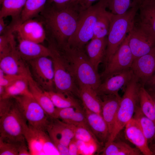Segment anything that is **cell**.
Returning a JSON list of instances; mask_svg holds the SVG:
<instances>
[{
  "mask_svg": "<svg viewBox=\"0 0 155 155\" xmlns=\"http://www.w3.org/2000/svg\"><path fill=\"white\" fill-rule=\"evenodd\" d=\"M81 11L71 8H60L46 3L39 14L48 42L58 47L67 44L75 32Z\"/></svg>",
  "mask_w": 155,
  "mask_h": 155,
  "instance_id": "1",
  "label": "cell"
},
{
  "mask_svg": "<svg viewBox=\"0 0 155 155\" xmlns=\"http://www.w3.org/2000/svg\"><path fill=\"white\" fill-rule=\"evenodd\" d=\"M57 48L67 61L78 86H88L96 91L102 83L100 76L84 48L72 46L68 43Z\"/></svg>",
  "mask_w": 155,
  "mask_h": 155,
  "instance_id": "2",
  "label": "cell"
},
{
  "mask_svg": "<svg viewBox=\"0 0 155 155\" xmlns=\"http://www.w3.org/2000/svg\"><path fill=\"white\" fill-rule=\"evenodd\" d=\"M142 85L135 75L126 86L109 139L105 145L114 140L127 123L133 117L140 106V92Z\"/></svg>",
  "mask_w": 155,
  "mask_h": 155,
  "instance_id": "3",
  "label": "cell"
},
{
  "mask_svg": "<svg viewBox=\"0 0 155 155\" xmlns=\"http://www.w3.org/2000/svg\"><path fill=\"white\" fill-rule=\"evenodd\" d=\"M139 6L131 7L122 14L112 13L107 37V46L104 58L105 64L122 43L127 34L132 30Z\"/></svg>",
  "mask_w": 155,
  "mask_h": 155,
  "instance_id": "4",
  "label": "cell"
},
{
  "mask_svg": "<svg viewBox=\"0 0 155 155\" xmlns=\"http://www.w3.org/2000/svg\"><path fill=\"white\" fill-rule=\"evenodd\" d=\"M54 71L55 91L78 97L79 86L67 62L60 51L48 43Z\"/></svg>",
  "mask_w": 155,
  "mask_h": 155,
  "instance_id": "5",
  "label": "cell"
},
{
  "mask_svg": "<svg viewBox=\"0 0 155 155\" xmlns=\"http://www.w3.org/2000/svg\"><path fill=\"white\" fill-rule=\"evenodd\" d=\"M107 7V0H100L82 11L76 30L69 38L68 44L74 47L84 48L93 38L94 26L99 14Z\"/></svg>",
  "mask_w": 155,
  "mask_h": 155,
  "instance_id": "6",
  "label": "cell"
},
{
  "mask_svg": "<svg viewBox=\"0 0 155 155\" xmlns=\"http://www.w3.org/2000/svg\"><path fill=\"white\" fill-rule=\"evenodd\" d=\"M0 117V140L14 143L26 141L24 135V127L27 122L15 101L9 111Z\"/></svg>",
  "mask_w": 155,
  "mask_h": 155,
  "instance_id": "7",
  "label": "cell"
},
{
  "mask_svg": "<svg viewBox=\"0 0 155 155\" xmlns=\"http://www.w3.org/2000/svg\"><path fill=\"white\" fill-rule=\"evenodd\" d=\"M13 98L28 124L36 129L46 132L51 117L34 98L21 96Z\"/></svg>",
  "mask_w": 155,
  "mask_h": 155,
  "instance_id": "8",
  "label": "cell"
},
{
  "mask_svg": "<svg viewBox=\"0 0 155 155\" xmlns=\"http://www.w3.org/2000/svg\"><path fill=\"white\" fill-rule=\"evenodd\" d=\"M129 34V45L134 60L148 53L155 46V34L135 20Z\"/></svg>",
  "mask_w": 155,
  "mask_h": 155,
  "instance_id": "9",
  "label": "cell"
},
{
  "mask_svg": "<svg viewBox=\"0 0 155 155\" xmlns=\"http://www.w3.org/2000/svg\"><path fill=\"white\" fill-rule=\"evenodd\" d=\"M24 135L30 155H59L46 132L31 127L26 123Z\"/></svg>",
  "mask_w": 155,
  "mask_h": 155,
  "instance_id": "10",
  "label": "cell"
},
{
  "mask_svg": "<svg viewBox=\"0 0 155 155\" xmlns=\"http://www.w3.org/2000/svg\"><path fill=\"white\" fill-rule=\"evenodd\" d=\"M32 76L44 90L55 91L54 71L52 60L48 56H43L28 61Z\"/></svg>",
  "mask_w": 155,
  "mask_h": 155,
  "instance_id": "11",
  "label": "cell"
},
{
  "mask_svg": "<svg viewBox=\"0 0 155 155\" xmlns=\"http://www.w3.org/2000/svg\"><path fill=\"white\" fill-rule=\"evenodd\" d=\"M76 126L51 118L46 132L59 153L63 154L75 137Z\"/></svg>",
  "mask_w": 155,
  "mask_h": 155,
  "instance_id": "12",
  "label": "cell"
},
{
  "mask_svg": "<svg viewBox=\"0 0 155 155\" xmlns=\"http://www.w3.org/2000/svg\"><path fill=\"white\" fill-rule=\"evenodd\" d=\"M129 33L119 47L106 64L101 76L106 79L124 70L131 68L134 60L130 48Z\"/></svg>",
  "mask_w": 155,
  "mask_h": 155,
  "instance_id": "13",
  "label": "cell"
},
{
  "mask_svg": "<svg viewBox=\"0 0 155 155\" xmlns=\"http://www.w3.org/2000/svg\"><path fill=\"white\" fill-rule=\"evenodd\" d=\"M18 38L38 43L46 40V35L43 24L39 20L32 19L16 25L15 32Z\"/></svg>",
  "mask_w": 155,
  "mask_h": 155,
  "instance_id": "14",
  "label": "cell"
},
{
  "mask_svg": "<svg viewBox=\"0 0 155 155\" xmlns=\"http://www.w3.org/2000/svg\"><path fill=\"white\" fill-rule=\"evenodd\" d=\"M24 61L19 55L16 46L0 59V69L7 74L28 78L32 76L30 71Z\"/></svg>",
  "mask_w": 155,
  "mask_h": 155,
  "instance_id": "15",
  "label": "cell"
},
{
  "mask_svg": "<svg viewBox=\"0 0 155 155\" xmlns=\"http://www.w3.org/2000/svg\"><path fill=\"white\" fill-rule=\"evenodd\" d=\"M131 69L144 86L155 72V46L147 54L135 59Z\"/></svg>",
  "mask_w": 155,
  "mask_h": 155,
  "instance_id": "16",
  "label": "cell"
},
{
  "mask_svg": "<svg viewBox=\"0 0 155 155\" xmlns=\"http://www.w3.org/2000/svg\"><path fill=\"white\" fill-rule=\"evenodd\" d=\"M134 75L131 68L123 71L105 79L96 91L99 96L118 94L119 90L125 87Z\"/></svg>",
  "mask_w": 155,
  "mask_h": 155,
  "instance_id": "17",
  "label": "cell"
},
{
  "mask_svg": "<svg viewBox=\"0 0 155 155\" xmlns=\"http://www.w3.org/2000/svg\"><path fill=\"white\" fill-rule=\"evenodd\" d=\"M125 138L135 146L142 154L152 155L148 141L137 120L133 117L125 127Z\"/></svg>",
  "mask_w": 155,
  "mask_h": 155,
  "instance_id": "18",
  "label": "cell"
},
{
  "mask_svg": "<svg viewBox=\"0 0 155 155\" xmlns=\"http://www.w3.org/2000/svg\"><path fill=\"white\" fill-rule=\"evenodd\" d=\"M84 108L89 128L98 141L104 146L110 135L107 124L101 115Z\"/></svg>",
  "mask_w": 155,
  "mask_h": 155,
  "instance_id": "19",
  "label": "cell"
},
{
  "mask_svg": "<svg viewBox=\"0 0 155 155\" xmlns=\"http://www.w3.org/2000/svg\"><path fill=\"white\" fill-rule=\"evenodd\" d=\"M18 43L17 49L18 53L25 61L43 56L50 57L51 52L48 47L30 40L18 38Z\"/></svg>",
  "mask_w": 155,
  "mask_h": 155,
  "instance_id": "20",
  "label": "cell"
},
{
  "mask_svg": "<svg viewBox=\"0 0 155 155\" xmlns=\"http://www.w3.org/2000/svg\"><path fill=\"white\" fill-rule=\"evenodd\" d=\"M99 96L102 100L101 115L107 124L110 135L119 108L121 97L118 93Z\"/></svg>",
  "mask_w": 155,
  "mask_h": 155,
  "instance_id": "21",
  "label": "cell"
},
{
  "mask_svg": "<svg viewBox=\"0 0 155 155\" xmlns=\"http://www.w3.org/2000/svg\"><path fill=\"white\" fill-rule=\"evenodd\" d=\"M55 118L75 126H81L89 127L83 106L63 108H56Z\"/></svg>",
  "mask_w": 155,
  "mask_h": 155,
  "instance_id": "22",
  "label": "cell"
},
{
  "mask_svg": "<svg viewBox=\"0 0 155 155\" xmlns=\"http://www.w3.org/2000/svg\"><path fill=\"white\" fill-rule=\"evenodd\" d=\"M107 37L93 38L86 46V51L89 60L98 71V66L105 56L107 46Z\"/></svg>",
  "mask_w": 155,
  "mask_h": 155,
  "instance_id": "23",
  "label": "cell"
},
{
  "mask_svg": "<svg viewBox=\"0 0 155 155\" xmlns=\"http://www.w3.org/2000/svg\"><path fill=\"white\" fill-rule=\"evenodd\" d=\"M78 97L84 108L101 115L102 100L95 90L88 86H79Z\"/></svg>",
  "mask_w": 155,
  "mask_h": 155,
  "instance_id": "24",
  "label": "cell"
},
{
  "mask_svg": "<svg viewBox=\"0 0 155 155\" xmlns=\"http://www.w3.org/2000/svg\"><path fill=\"white\" fill-rule=\"evenodd\" d=\"M135 20L155 34V0H143L139 6Z\"/></svg>",
  "mask_w": 155,
  "mask_h": 155,
  "instance_id": "25",
  "label": "cell"
},
{
  "mask_svg": "<svg viewBox=\"0 0 155 155\" xmlns=\"http://www.w3.org/2000/svg\"><path fill=\"white\" fill-rule=\"evenodd\" d=\"M28 79L29 89L34 98L50 117L55 118L56 108L50 98L32 76Z\"/></svg>",
  "mask_w": 155,
  "mask_h": 155,
  "instance_id": "26",
  "label": "cell"
},
{
  "mask_svg": "<svg viewBox=\"0 0 155 155\" xmlns=\"http://www.w3.org/2000/svg\"><path fill=\"white\" fill-rule=\"evenodd\" d=\"M101 151L103 155L142 154L137 148H133L125 142L115 140L105 145Z\"/></svg>",
  "mask_w": 155,
  "mask_h": 155,
  "instance_id": "27",
  "label": "cell"
},
{
  "mask_svg": "<svg viewBox=\"0 0 155 155\" xmlns=\"http://www.w3.org/2000/svg\"><path fill=\"white\" fill-rule=\"evenodd\" d=\"M107 8L103 9L98 16L94 26L92 39L103 38L107 36L112 13L107 11Z\"/></svg>",
  "mask_w": 155,
  "mask_h": 155,
  "instance_id": "28",
  "label": "cell"
},
{
  "mask_svg": "<svg viewBox=\"0 0 155 155\" xmlns=\"http://www.w3.org/2000/svg\"><path fill=\"white\" fill-rule=\"evenodd\" d=\"M133 118L138 122L148 144L155 141V123L142 112L140 106L136 108Z\"/></svg>",
  "mask_w": 155,
  "mask_h": 155,
  "instance_id": "29",
  "label": "cell"
},
{
  "mask_svg": "<svg viewBox=\"0 0 155 155\" xmlns=\"http://www.w3.org/2000/svg\"><path fill=\"white\" fill-rule=\"evenodd\" d=\"M28 78H24L18 79L5 87L4 94L0 99L21 96L33 97L29 88Z\"/></svg>",
  "mask_w": 155,
  "mask_h": 155,
  "instance_id": "30",
  "label": "cell"
},
{
  "mask_svg": "<svg viewBox=\"0 0 155 155\" xmlns=\"http://www.w3.org/2000/svg\"><path fill=\"white\" fill-rule=\"evenodd\" d=\"M44 91L56 108H80L83 106L75 97L55 91Z\"/></svg>",
  "mask_w": 155,
  "mask_h": 155,
  "instance_id": "31",
  "label": "cell"
},
{
  "mask_svg": "<svg viewBox=\"0 0 155 155\" xmlns=\"http://www.w3.org/2000/svg\"><path fill=\"white\" fill-rule=\"evenodd\" d=\"M27 0H3L0 11V18L11 16L12 20L20 19Z\"/></svg>",
  "mask_w": 155,
  "mask_h": 155,
  "instance_id": "32",
  "label": "cell"
},
{
  "mask_svg": "<svg viewBox=\"0 0 155 155\" xmlns=\"http://www.w3.org/2000/svg\"><path fill=\"white\" fill-rule=\"evenodd\" d=\"M74 138L86 146L92 147L94 152L99 150L100 146L102 145L87 127L76 126Z\"/></svg>",
  "mask_w": 155,
  "mask_h": 155,
  "instance_id": "33",
  "label": "cell"
},
{
  "mask_svg": "<svg viewBox=\"0 0 155 155\" xmlns=\"http://www.w3.org/2000/svg\"><path fill=\"white\" fill-rule=\"evenodd\" d=\"M47 0H27L20 16L21 23L38 16Z\"/></svg>",
  "mask_w": 155,
  "mask_h": 155,
  "instance_id": "34",
  "label": "cell"
},
{
  "mask_svg": "<svg viewBox=\"0 0 155 155\" xmlns=\"http://www.w3.org/2000/svg\"><path fill=\"white\" fill-rule=\"evenodd\" d=\"M140 107L142 113L155 123V110L153 99L142 85L140 92Z\"/></svg>",
  "mask_w": 155,
  "mask_h": 155,
  "instance_id": "35",
  "label": "cell"
},
{
  "mask_svg": "<svg viewBox=\"0 0 155 155\" xmlns=\"http://www.w3.org/2000/svg\"><path fill=\"white\" fill-rule=\"evenodd\" d=\"M108 8L114 14L125 13L132 7L140 5L143 0H107Z\"/></svg>",
  "mask_w": 155,
  "mask_h": 155,
  "instance_id": "36",
  "label": "cell"
},
{
  "mask_svg": "<svg viewBox=\"0 0 155 155\" xmlns=\"http://www.w3.org/2000/svg\"><path fill=\"white\" fill-rule=\"evenodd\" d=\"M19 142H8L0 140V155H18Z\"/></svg>",
  "mask_w": 155,
  "mask_h": 155,
  "instance_id": "37",
  "label": "cell"
},
{
  "mask_svg": "<svg viewBox=\"0 0 155 155\" xmlns=\"http://www.w3.org/2000/svg\"><path fill=\"white\" fill-rule=\"evenodd\" d=\"M81 0H47V3L60 8H71L82 11Z\"/></svg>",
  "mask_w": 155,
  "mask_h": 155,
  "instance_id": "38",
  "label": "cell"
},
{
  "mask_svg": "<svg viewBox=\"0 0 155 155\" xmlns=\"http://www.w3.org/2000/svg\"><path fill=\"white\" fill-rule=\"evenodd\" d=\"M24 78L27 77L7 74L0 69V86L5 87L7 86L18 79Z\"/></svg>",
  "mask_w": 155,
  "mask_h": 155,
  "instance_id": "39",
  "label": "cell"
},
{
  "mask_svg": "<svg viewBox=\"0 0 155 155\" xmlns=\"http://www.w3.org/2000/svg\"><path fill=\"white\" fill-rule=\"evenodd\" d=\"M15 103L13 98L0 99V117L7 113Z\"/></svg>",
  "mask_w": 155,
  "mask_h": 155,
  "instance_id": "40",
  "label": "cell"
},
{
  "mask_svg": "<svg viewBox=\"0 0 155 155\" xmlns=\"http://www.w3.org/2000/svg\"><path fill=\"white\" fill-rule=\"evenodd\" d=\"M79 142V141L75 138L71 141L68 146L69 155L85 154L84 152L81 148Z\"/></svg>",
  "mask_w": 155,
  "mask_h": 155,
  "instance_id": "41",
  "label": "cell"
},
{
  "mask_svg": "<svg viewBox=\"0 0 155 155\" xmlns=\"http://www.w3.org/2000/svg\"><path fill=\"white\" fill-rule=\"evenodd\" d=\"M26 141L20 142L18 147L19 155H30Z\"/></svg>",
  "mask_w": 155,
  "mask_h": 155,
  "instance_id": "42",
  "label": "cell"
},
{
  "mask_svg": "<svg viewBox=\"0 0 155 155\" xmlns=\"http://www.w3.org/2000/svg\"><path fill=\"white\" fill-rule=\"evenodd\" d=\"M100 0H81L80 6L82 10H85L92 5L93 3Z\"/></svg>",
  "mask_w": 155,
  "mask_h": 155,
  "instance_id": "43",
  "label": "cell"
},
{
  "mask_svg": "<svg viewBox=\"0 0 155 155\" xmlns=\"http://www.w3.org/2000/svg\"><path fill=\"white\" fill-rule=\"evenodd\" d=\"M145 85L148 86V90H155V73L148 80Z\"/></svg>",
  "mask_w": 155,
  "mask_h": 155,
  "instance_id": "44",
  "label": "cell"
},
{
  "mask_svg": "<svg viewBox=\"0 0 155 155\" xmlns=\"http://www.w3.org/2000/svg\"><path fill=\"white\" fill-rule=\"evenodd\" d=\"M6 26L3 18H0V35L2 34L5 30Z\"/></svg>",
  "mask_w": 155,
  "mask_h": 155,
  "instance_id": "45",
  "label": "cell"
},
{
  "mask_svg": "<svg viewBox=\"0 0 155 155\" xmlns=\"http://www.w3.org/2000/svg\"><path fill=\"white\" fill-rule=\"evenodd\" d=\"M150 149L152 153V155H155V141L149 144Z\"/></svg>",
  "mask_w": 155,
  "mask_h": 155,
  "instance_id": "46",
  "label": "cell"
},
{
  "mask_svg": "<svg viewBox=\"0 0 155 155\" xmlns=\"http://www.w3.org/2000/svg\"><path fill=\"white\" fill-rule=\"evenodd\" d=\"M152 96L154 101L155 110V90H147Z\"/></svg>",
  "mask_w": 155,
  "mask_h": 155,
  "instance_id": "47",
  "label": "cell"
},
{
  "mask_svg": "<svg viewBox=\"0 0 155 155\" xmlns=\"http://www.w3.org/2000/svg\"><path fill=\"white\" fill-rule=\"evenodd\" d=\"M3 0H0V4H1L2 2L3 1Z\"/></svg>",
  "mask_w": 155,
  "mask_h": 155,
  "instance_id": "48",
  "label": "cell"
}]
</instances>
